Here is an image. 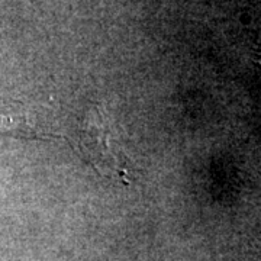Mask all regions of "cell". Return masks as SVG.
<instances>
[{"instance_id": "1", "label": "cell", "mask_w": 261, "mask_h": 261, "mask_svg": "<svg viewBox=\"0 0 261 261\" xmlns=\"http://www.w3.org/2000/svg\"><path fill=\"white\" fill-rule=\"evenodd\" d=\"M79 145L83 159L105 177H116L129 185L126 157L119 148V141L113 134L111 119L102 106H94L82 121L79 129Z\"/></svg>"}, {"instance_id": "2", "label": "cell", "mask_w": 261, "mask_h": 261, "mask_svg": "<svg viewBox=\"0 0 261 261\" xmlns=\"http://www.w3.org/2000/svg\"><path fill=\"white\" fill-rule=\"evenodd\" d=\"M0 134L19 138H51L54 134L39 125L25 103L0 99Z\"/></svg>"}]
</instances>
